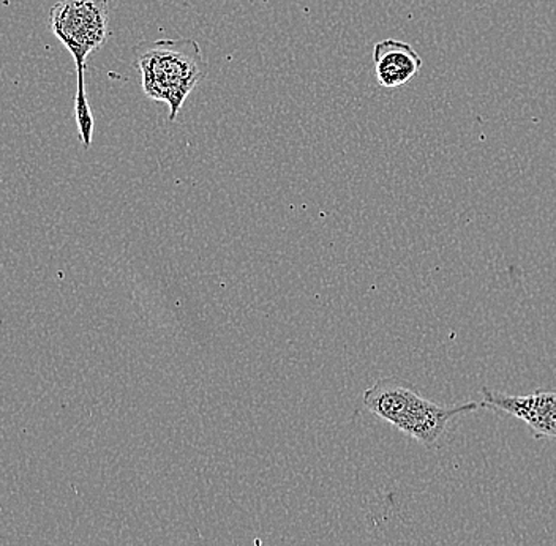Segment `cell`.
Here are the masks:
<instances>
[{
	"mask_svg": "<svg viewBox=\"0 0 556 546\" xmlns=\"http://www.w3.org/2000/svg\"><path fill=\"white\" fill-rule=\"evenodd\" d=\"M51 33L64 45L75 62V117L85 149L92 144L93 116L86 97L87 58L102 50L110 37V3L108 0H58L50 13Z\"/></svg>",
	"mask_w": 556,
	"mask_h": 546,
	"instance_id": "6da1fadb",
	"label": "cell"
},
{
	"mask_svg": "<svg viewBox=\"0 0 556 546\" xmlns=\"http://www.w3.org/2000/svg\"><path fill=\"white\" fill-rule=\"evenodd\" d=\"M134 55L146 97L168 104L169 120H176L191 90L207 75L200 45L191 38L141 41Z\"/></svg>",
	"mask_w": 556,
	"mask_h": 546,
	"instance_id": "7a4b0ae2",
	"label": "cell"
},
{
	"mask_svg": "<svg viewBox=\"0 0 556 546\" xmlns=\"http://www.w3.org/2000/svg\"><path fill=\"white\" fill-rule=\"evenodd\" d=\"M479 408L482 405L476 402L460 406L437 405L422 398L415 385L402 379L382 393L378 403V417L433 450L440 447L452 419Z\"/></svg>",
	"mask_w": 556,
	"mask_h": 546,
	"instance_id": "3957f363",
	"label": "cell"
},
{
	"mask_svg": "<svg viewBox=\"0 0 556 546\" xmlns=\"http://www.w3.org/2000/svg\"><path fill=\"white\" fill-rule=\"evenodd\" d=\"M482 408L509 414L527 423L534 440H544L548 419L556 406V391H536L531 395H506V393L482 389Z\"/></svg>",
	"mask_w": 556,
	"mask_h": 546,
	"instance_id": "277c9868",
	"label": "cell"
},
{
	"mask_svg": "<svg viewBox=\"0 0 556 546\" xmlns=\"http://www.w3.org/2000/svg\"><path fill=\"white\" fill-rule=\"evenodd\" d=\"M375 76L386 89L408 85L422 68V59L412 45L400 40H382L374 48Z\"/></svg>",
	"mask_w": 556,
	"mask_h": 546,
	"instance_id": "5b68a950",
	"label": "cell"
},
{
	"mask_svg": "<svg viewBox=\"0 0 556 546\" xmlns=\"http://www.w3.org/2000/svg\"><path fill=\"white\" fill-rule=\"evenodd\" d=\"M545 440L556 441V406L552 410L551 419H548L547 430H545Z\"/></svg>",
	"mask_w": 556,
	"mask_h": 546,
	"instance_id": "8992f818",
	"label": "cell"
}]
</instances>
